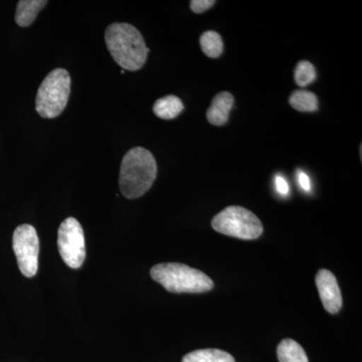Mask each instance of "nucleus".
Returning <instances> with one entry per match:
<instances>
[{"instance_id": "nucleus-7", "label": "nucleus", "mask_w": 362, "mask_h": 362, "mask_svg": "<svg viewBox=\"0 0 362 362\" xmlns=\"http://www.w3.org/2000/svg\"><path fill=\"white\" fill-rule=\"evenodd\" d=\"M13 247L23 276L32 278L39 269L40 240L30 225H21L13 233Z\"/></svg>"}, {"instance_id": "nucleus-10", "label": "nucleus", "mask_w": 362, "mask_h": 362, "mask_svg": "<svg viewBox=\"0 0 362 362\" xmlns=\"http://www.w3.org/2000/svg\"><path fill=\"white\" fill-rule=\"evenodd\" d=\"M47 4L45 0H21L16 6V23L21 28L30 26Z\"/></svg>"}, {"instance_id": "nucleus-18", "label": "nucleus", "mask_w": 362, "mask_h": 362, "mask_svg": "<svg viewBox=\"0 0 362 362\" xmlns=\"http://www.w3.org/2000/svg\"><path fill=\"white\" fill-rule=\"evenodd\" d=\"M275 182L279 194L281 195H287L289 194V185H288L287 181L285 180L283 176H276Z\"/></svg>"}, {"instance_id": "nucleus-16", "label": "nucleus", "mask_w": 362, "mask_h": 362, "mask_svg": "<svg viewBox=\"0 0 362 362\" xmlns=\"http://www.w3.org/2000/svg\"><path fill=\"white\" fill-rule=\"evenodd\" d=\"M316 76L315 66L312 65L310 62H299L295 68V82L300 87H306L312 84L316 80Z\"/></svg>"}, {"instance_id": "nucleus-8", "label": "nucleus", "mask_w": 362, "mask_h": 362, "mask_svg": "<svg viewBox=\"0 0 362 362\" xmlns=\"http://www.w3.org/2000/svg\"><path fill=\"white\" fill-rule=\"evenodd\" d=\"M315 282L324 309L328 313L337 314L341 310L343 300L337 277L330 271L321 269L317 273Z\"/></svg>"}, {"instance_id": "nucleus-19", "label": "nucleus", "mask_w": 362, "mask_h": 362, "mask_svg": "<svg viewBox=\"0 0 362 362\" xmlns=\"http://www.w3.org/2000/svg\"><path fill=\"white\" fill-rule=\"evenodd\" d=\"M298 182H299L300 187L303 188L305 192H310V178L303 171H299V173H298Z\"/></svg>"}, {"instance_id": "nucleus-12", "label": "nucleus", "mask_w": 362, "mask_h": 362, "mask_svg": "<svg viewBox=\"0 0 362 362\" xmlns=\"http://www.w3.org/2000/svg\"><path fill=\"white\" fill-rule=\"evenodd\" d=\"M277 356L279 362H309L303 347L289 338L279 343Z\"/></svg>"}, {"instance_id": "nucleus-6", "label": "nucleus", "mask_w": 362, "mask_h": 362, "mask_svg": "<svg viewBox=\"0 0 362 362\" xmlns=\"http://www.w3.org/2000/svg\"><path fill=\"white\" fill-rule=\"evenodd\" d=\"M59 255L71 269H78L86 258L85 235L76 218H69L61 223L58 232Z\"/></svg>"}, {"instance_id": "nucleus-3", "label": "nucleus", "mask_w": 362, "mask_h": 362, "mask_svg": "<svg viewBox=\"0 0 362 362\" xmlns=\"http://www.w3.org/2000/svg\"><path fill=\"white\" fill-rule=\"evenodd\" d=\"M150 276L171 293H204L214 286L204 272L180 263L158 264L151 269Z\"/></svg>"}, {"instance_id": "nucleus-11", "label": "nucleus", "mask_w": 362, "mask_h": 362, "mask_svg": "<svg viewBox=\"0 0 362 362\" xmlns=\"http://www.w3.org/2000/svg\"><path fill=\"white\" fill-rule=\"evenodd\" d=\"M185 109L182 101L175 95H168L157 100L153 106L154 114L163 120H171L180 115Z\"/></svg>"}, {"instance_id": "nucleus-14", "label": "nucleus", "mask_w": 362, "mask_h": 362, "mask_svg": "<svg viewBox=\"0 0 362 362\" xmlns=\"http://www.w3.org/2000/svg\"><path fill=\"white\" fill-rule=\"evenodd\" d=\"M292 108L299 112H315L318 110V98L309 90H297L289 98Z\"/></svg>"}, {"instance_id": "nucleus-9", "label": "nucleus", "mask_w": 362, "mask_h": 362, "mask_svg": "<svg viewBox=\"0 0 362 362\" xmlns=\"http://www.w3.org/2000/svg\"><path fill=\"white\" fill-rule=\"evenodd\" d=\"M235 98L228 92H221L214 97L211 107L207 109V121L214 126H223L228 123Z\"/></svg>"}, {"instance_id": "nucleus-17", "label": "nucleus", "mask_w": 362, "mask_h": 362, "mask_svg": "<svg viewBox=\"0 0 362 362\" xmlns=\"http://www.w3.org/2000/svg\"><path fill=\"white\" fill-rule=\"evenodd\" d=\"M214 4H216L214 0H192L190 1V9L194 13L199 14L209 11Z\"/></svg>"}, {"instance_id": "nucleus-13", "label": "nucleus", "mask_w": 362, "mask_h": 362, "mask_svg": "<svg viewBox=\"0 0 362 362\" xmlns=\"http://www.w3.org/2000/svg\"><path fill=\"white\" fill-rule=\"evenodd\" d=\"M182 362H235L232 354L220 349H199L189 352Z\"/></svg>"}, {"instance_id": "nucleus-1", "label": "nucleus", "mask_w": 362, "mask_h": 362, "mask_svg": "<svg viewBox=\"0 0 362 362\" xmlns=\"http://www.w3.org/2000/svg\"><path fill=\"white\" fill-rule=\"evenodd\" d=\"M105 42L112 58L124 71L140 70L146 63L150 49L135 26L126 23H112L105 32Z\"/></svg>"}, {"instance_id": "nucleus-15", "label": "nucleus", "mask_w": 362, "mask_h": 362, "mask_svg": "<svg viewBox=\"0 0 362 362\" xmlns=\"http://www.w3.org/2000/svg\"><path fill=\"white\" fill-rule=\"evenodd\" d=\"M199 42H201L202 52L209 58L216 59L223 54V39L220 33L214 30H207L202 33Z\"/></svg>"}, {"instance_id": "nucleus-4", "label": "nucleus", "mask_w": 362, "mask_h": 362, "mask_svg": "<svg viewBox=\"0 0 362 362\" xmlns=\"http://www.w3.org/2000/svg\"><path fill=\"white\" fill-rule=\"evenodd\" d=\"M71 93V76L65 69H54L45 77L37 90L35 109L42 118L61 115L68 104Z\"/></svg>"}, {"instance_id": "nucleus-5", "label": "nucleus", "mask_w": 362, "mask_h": 362, "mask_svg": "<svg viewBox=\"0 0 362 362\" xmlns=\"http://www.w3.org/2000/svg\"><path fill=\"white\" fill-rule=\"evenodd\" d=\"M216 232L235 239L252 240L258 239L264 232L258 216L249 209L239 206L226 207L211 221Z\"/></svg>"}, {"instance_id": "nucleus-2", "label": "nucleus", "mask_w": 362, "mask_h": 362, "mask_svg": "<svg viewBox=\"0 0 362 362\" xmlns=\"http://www.w3.org/2000/svg\"><path fill=\"white\" fill-rule=\"evenodd\" d=\"M157 176L156 157L143 147L130 149L121 163L119 187L124 197L138 199L146 194Z\"/></svg>"}]
</instances>
